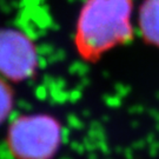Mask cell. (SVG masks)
<instances>
[{
    "mask_svg": "<svg viewBox=\"0 0 159 159\" xmlns=\"http://www.w3.org/2000/svg\"><path fill=\"white\" fill-rule=\"evenodd\" d=\"M133 0H85L77 20L74 44L81 57L96 60L132 37Z\"/></svg>",
    "mask_w": 159,
    "mask_h": 159,
    "instance_id": "6da1fadb",
    "label": "cell"
},
{
    "mask_svg": "<svg viewBox=\"0 0 159 159\" xmlns=\"http://www.w3.org/2000/svg\"><path fill=\"white\" fill-rule=\"evenodd\" d=\"M60 126L47 116H25L14 120L7 145L17 159H50L59 146Z\"/></svg>",
    "mask_w": 159,
    "mask_h": 159,
    "instance_id": "7a4b0ae2",
    "label": "cell"
},
{
    "mask_svg": "<svg viewBox=\"0 0 159 159\" xmlns=\"http://www.w3.org/2000/svg\"><path fill=\"white\" fill-rule=\"evenodd\" d=\"M37 64L35 46L26 34L13 29L0 30V75L24 80L33 74Z\"/></svg>",
    "mask_w": 159,
    "mask_h": 159,
    "instance_id": "3957f363",
    "label": "cell"
},
{
    "mask_svg": "<svg viewBox=\"0 0 159 159\" xmlns=\"http://www.w3.org/2000/svg\"><path fill=\"white\" fill-rule=\"evenodd\" d=\"M139 30L144 40L159 47V0H144L139 8Z\"/></svg>",
    "mask_w": 159,
    "mask_h": 159,
    "instance_id": "277c9868",
    "label": "cell"
},
{
    "mask_svg": "<svg viewBox=\"0 0 159 159\" xmlns=\"http://www.w3.org/2000/svg\"><path fill=\"white\" fill-rule=\"evenodd\" d=\"M13 106V94L10 86L0 77V124L8 117Z\"/></svg>",
    "mask_w": 159,
    "mask_h": 159,
    "instance_id": "5b68a950",
    "label": "cell"
}]
</instances>
